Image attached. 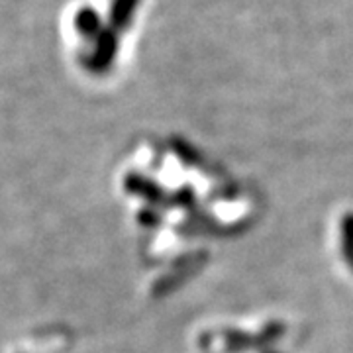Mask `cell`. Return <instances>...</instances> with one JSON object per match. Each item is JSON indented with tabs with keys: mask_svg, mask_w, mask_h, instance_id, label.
<instances>
[{
	"mask_svg": "<svg viewBox=\"0 0 353 353\" xmlns=\"http://www.w3.org/2000/svg\"><path fill=\"white\" fill-rule=\"evenodd\" d=\"M118 46H120L118 32L112 30L110 26L104 28L99 34V38L92 41V50H90L87 59H85L88 69L94 71V73H102V71L110 69L116 55H118Z\"/></svg>",
	"mask_w": 353,
	"mask_h": 353,
	"instance_id": "obj_1",
	"label": "cell"
},
{
	"mask_svg": "<svg viewBox=\"0 0 353 353\" xmlns=\"http://www.w3.org/2000/svg\"><path fill=\"white\" fill-rule=\"evenodd\" d=\"M139 0H112L108 8V26L116 32H126L134 22Z\"/></svg>",
	"mask_w": 353,
	"mask_h": 353,
	"instance_id": "obj_2",
	"label": "cell"
},
{
	"mask_svg": "<svg viewBox=\"0 0 353 353\" xmlns=\"http://www.w3.org/2000/svg\"><path fill=\"white\" fill-rule=\"evenodd\" d=\"M73 26H75L77 34L88 39V41H94V39L99 38V34H101L102 30L106 28V26L102 24L101 14L97 12L94 8H90V6H83L81 10H77Z\"/></svg>",
	"mask_w": 353,
	"mask_h": 353,
	"instance_id": "obj_3",
	"label": "cell"
}]
</instances>
